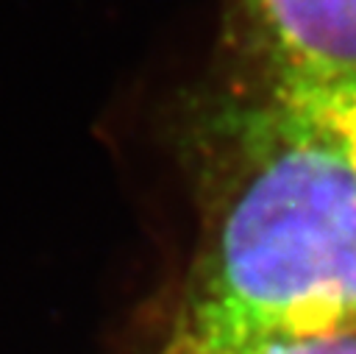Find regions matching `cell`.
<instances>
[{"label":"cell","mask_w":356,"mask_h":354,"mask_svg":"<svg viewBox=\"0 0 356 354\" xmlns=\"http://www.w3.org/2000/svg\"><path fill=\"white\" fill-rule=\"evenodd\" d=\"M228 125V173L167 348L248 354L356 329V170L275 100Z\"/></svg>","instance_id":"cell-1"},{"label":"cell","mask_w":356,"mask_h":354,"mask_svg":"<svg viewBox=\"0 0 356 354\" xmlns=\"http://www.w3.org/2000/svg\"><path fill=\"white\" fill-rule=\"evenodd\" d=\"M270 86L356 78V0H242Z\"/></svg>","instance_id":"cell-2"},{"label":"cell","mask_w":356,"mask_h":354,"mask_svg":"<svg viewBox=\"0 0 356 354\" xmlns=\"http://www.w3.org/2000/svg\"><path fill=\"white\" fill-rule=\"evenodd\" d=\"M270 100L325 139L356 170V78L317 86H270Z\"/></svg>","instance_id":"cell-3"},{"label":"cell","mask_w":356,"mask_h":354,"mask_svg":"<svg viewBox=\"0 0 356 354\" xmlns=\"http://www.w3.org/2000/svg\"><path fill=\"white\" fill-rule=\"evenodd\" d=\"M167 354H172V351L167 348ZM248 354H356V329L273 340V343H264Z\"/></svg>","instance_id":"cell-4"},{"label":"cell","mask_w":356,"mask_h":354,"mask_svg":"<svg viewBox=\"0 0 356 354\" xmlns=\"http://www.w3.org/2000/svg\"><path fill=\"white\" fill-rule=\"evenodd\" d=\"M164 354H167V351H164Z\"/></svg>","instance_id":"cell-5"}]
</instances>
